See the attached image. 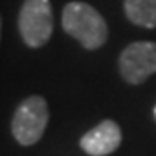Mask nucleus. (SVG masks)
<instances>
[{
  "label": "nucleus",
  "instance_id": "f257e3e1",
  "mask_svg": "<svg viewBox=\"0 0 156 156\" xmlns=\"http://www.w3.org/2000/svg\"><path fill=\"white\" fill-rule=\"evenodd\" d=\"M61 24L68 35H71L89 50L99 49L108 38V24L104 17L85 2L66 4L62 9Z\"/></svg>",
  "mask_w": 156,
  "mask_h": 156
},
{
  "label": "nucleus",
  "instance_id": "f03ea898",
  "mask_svg": "<svg viewBox=\"0 0 156 156\" xmlns=\"http://www.w3.org/2000/svg\"><path fill=\"white\" fill-rule=\"evenodd\" d=\"M17 26L28 47H42L49 42L54 30L52 5L49 0H24L17 17Z\"/></svg>",
  "mask_w": 156,
  "mask_h": 156
},
{
  "label": "nucleus",
  "instance_id": "7ed1b4c3",
  "mask_svg": "<svg viewBox=\"0 0 156 156\" xmlns=\"http://www.w3.org/2000/svg\"><path fill=\"white\" fill-rule=\"evenodd\" d=\"M49 122L47 102L40 95H31L17 106L12 118V135L23 146H31L38 142L44 135Z\"/></svg>",
  "mask_w": 156,
  "mask_h": 156
},
{
  "label": "nucleus",
  "instance_id": "20e7f679",
  "mask_svg": "<svg viewBox=\"0 0 156 156\" xmlns=\"http://www.w3.org/2000/svg\"><path fill=\"white\" fill-rule=\"evenodd\" d=\"M120 73L125 82L132 85L142 83L156 73V44L134 42L123 49L120 56Z\"/></svg>",
  "mask_w": 156,
  "mask_h": 156
},
{
  "label": "nucleus",
  "instance_id": "39448f33",
  "mask_svg": "<svg viewBox=\"0 0 156 156\" xmlns=\"http://www.w3.org/2000/svg\"><path fill=\"white\" fill-rule=\"evenodd\" d=\"M122 142V130L113 120H104L80 139L82 149L90 156H106L118 149Z\"/></svg>",
  "mask_w": 156,
  "mask_h": 156
},
{
  "label": "nucleus",
  "instance_id": "423d86ee",
  "mask_svg": "<svg viewBox=\"0 0 156 156\" xmlns=\"http://www.w3.org/2000/svg\"><path fill=\"white\" fill-rule=\"evenodd\" d=\"M125 14L142 28H156V0H125Z\"/></svg>",
  "mask_w": 156,
  "mask_h": 156
},
{
  "label": "nucleus",
  "instance_id": "0eeeda50",
  "mask_svg": "<svg viewBox=\"0 0 156 156\" xmlns=\"http://www.w3.org/2000/svg\"><path fill=\"white\" fill-rule=\"evenodd\" d=\"M154 118H156V106H154Z\"/></svg>",
  "mask_w": 156,
  "mask_h": 156
}]
</instances>
